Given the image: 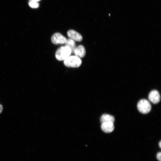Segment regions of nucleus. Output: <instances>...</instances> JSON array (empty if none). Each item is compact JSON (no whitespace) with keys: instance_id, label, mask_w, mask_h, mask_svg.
<instances>
[{"instance_id":"1a4fd4ad","label":"nucleus","mask_w":161,"mask_h":161,"mask_svg":"<svg viewBox=\"0 0 161 161\" xmlns=\"http://www.w3.org/2000/svg\"><path fill=\"white\" fill-rule=\"evenodd\" d=\"M102 124L105 122H111L114 123L115 121L114 117L111 115L104 114L100 118Z\"/></svg>"},{"instance_id":"0eeeda50","label":"nucleus","mask_w":161,"mask_h":161,"mask_svg":"<svg viewBox=\"0 0 161 161\" xmlns=\"http://www.w3.org/2000/svg\"><path fill=\"white\" fill-rule=\"evenodd\" d=\"M101 128L103 132L107 133H111L114 129L113 123L111 122H105L102 123Z\"/></svg>"},{"instance_id":"9b49d317","label":"nucleus","mask_w":161,"mask_h":161,"mask_svg":"<svg viewBox=\"0 0 161 161\" xmlns=\"http://www.w3.org/2000/svg\"><path fill=\"white\" fill-rule=\"evenodd\" d=\"M29 5L30 7L34 9L37 8L39 7V2L34 0H29Z\"/></svg>"},{"instance_id":"6e6552de","label":"nucleus","mask_w":161,"mask_h":161,"mask_svg":"<svg viewBox=\"0 0 161 161\" xmlns=\"http://www.w3.org/2000/svg\"><path fill=\"white\" fill-rule=\"evenodd\" d=\"M74 53L75 56L80 58L84 57L86 54V51L84 47L82 45H79L75 49Z\"/></svg>"},{"instance_id":"7ed1b4c3","label":"nucleus","mask_w":161,"mask_h":161,"mask_svg":"<svg viewBox=\"0 0 161 161\" xmlns=\"http://www.w3.org/2000/svg\"><path fill=\"white\" fill-rule=\"evenodd\" d=\"M138 109L139 111L144 114L149 113L151 110V106L149 102L146 100H142L138 103Z\"/></svg>"},{"instance_id":"423d86ee","label":"nucleus","mask_w":161,"mask_h":161,"mask_svg":"<svg viewBox=\"0 0 161 161\" xmlns=\"http://www.w3.org/2000/svg\"><path fill=\"white\" fill-rule=\"evenodd\" d=\"M67 35L70 39L74 41L80 42L83 39V37L81 35L72 30L68 31L67 32Z\"/></svg>"},{"instance_id":"9d476101","label":"nucleus","mask_w":161,"mask_h":161,"mask_svg":"<svg viewBox=\"0 0 161 161\" xmlns=\"http://www.w3.org/2000/svg\"><path fill=\"white\" fill-rule=\"evenodd\" d=\"M65 46L68 47L70 49L71 53H73L76 48L75 43V41L71 39L67 40L65 43Z\"/></svg>"},{"instance_id":"4468645a","label":"nucleus","mask_w":161,"mask_h":161,"mask_svg":"<svg viewBox=\"0 0 161 161\" xmlns=\"http://www.w3.org/2000/svg\"><path fill=\"white\" fill-rule=\"evenodd\" d=\"M159 146L160 147V148H161V141H160L159 144Z\"/></svg>"},{"instance_id":"2eb2a0df","label":"nucleus","mask_w":161,"mask_h":161,"mask_svg":"<svg viewBox=\"0 0 161 161\" xmlns=\"http://www.w3.org/2000/svg\"><path fill=\"white\" fill-rule=\"evenodd\" d=\"M34 1L38 2L39 1H40L41 0H34Z\"/></svg>"},{"instance_id":"39448f33","label":"nucleus","mask_w":161,"mask_h":161,"mask_svg":"<svg viewBox=\"0 0 161 161\" xmlns=\"http://www.w3.org/2000/svg\"><path fill=\"white\" fill-rule=\"evenodd\" d=\"M148 98L149 100L154 104L158 103L160 100V94L156 90L151 91L149 94Z\"/></svg>"},{"instance_id":"f8f14e48","label":"nucleus","mask_w":161,"mask_h":161,"mask_svg":"<svg viewBox=\"0 0 161 161\" xmlns=\"http://www.w3.org/2000/svg\"><path fill=\"white\" fill-rule=\"evenodd\" d=\"M157 158L159 161H161V152H158L157 154Z\"/></svg>"},{"instance_id":"20e7f679","label":"nucleus","mask_w":161,"mask_h":161,"mask_svg":"<svg viewBox=\"0 0 161 161\" xmlns=\"http://www.w3.org/2000/svg\"><path fill=\"white\" fill-rule=\"evenodd\" d=\"M67 39L61 34L57 33L54 34L52 37L51 40L55 45L63 44L65 43Z\"/></svg>"},{"instance_id":"f03ea898","label":"nucleus","mask_w":161,"mask_h":161,"mask_svg":"<svg viewBox=\"0 0 161 161\" xmlns=\"http://www.w3.org/2000/svg\"><path fill=\"white\" fill-rule=\"evenodd\" d=\"M82 64V61L78 57L76 56H69L64 60V64L67 67H78Z\"/></svg>"},{"instance_id":"f257e3e1","label":"nucleus","mask_w":161,"mask_h":161,"mask_svg":"<svg viewBox=\"0 0 161 161\" xmlns=\"http://www.w3.org/2000/svg\"><path fill=\"white\" fill-rule=\"evenodd\" d=\"M71 53V50L68 47L62 46L57 50L55 56L59 61L64 60L70 56Z\"/></svg>"},{"instance_id":"ddd939ff","label":"nucleus","mask_w":161,"mask_h":161,"mask_svg":"<svg viewBox=\"0 0 161 161\" xmlns=\"http://www.w3.org/2000/svg\"><path fill=\"white\" fill-rule=\"evenodd\" d=\"M3 110V106L1 104H0V114H1Z\"/></svg>"}]
</instances>
